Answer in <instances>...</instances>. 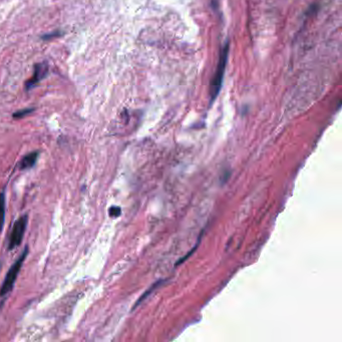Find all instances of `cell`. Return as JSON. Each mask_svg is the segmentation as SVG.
Returning <instances> with one entry per match:
<instances>
[{
  "instance_id": "1",
  "label": "cell",
  "mask_w": 342,
  "mask_h": 342,
  "mask_svg": "<svg viewBox=\"0 0 342 342\" xmlns=\"http://www.w3.org/2000/svg\"><path fill=\"white\" fill-rule=\"evenodd\" d=\"M228 53H229V42L227 41L224 46L221 48L220 52V59L218 63V67L216 69L214 78L212 80L211 86H210V93H211V101H213L216 96L219 94L220 89L222 87L223 84V79H224V74L226 70V65H227V60H228Z\"/></svg>"
},
{
  "instance_id": "2",
  "label": "cell",
  "mask_w": 342,
  "mask_h": 342,
  "mask_svg": "<svg viewBox=\"0 0 342 342\" xmlns=\"http://www.w3.org/2000/svg\"><path fill=\"white\" fill-rule=\"evenodd\" d=\"M27 253H28V248L26 247L24 249V251L22 252V254L14 262V264L10 267V269L7 272V274L5 276V279H4V281H3L2 285H1L0 296L6 295L13 288L14 283H15L16 278H17V275L19 274V271L21 269V266H22L25 258L27 256Z\"/></svg>"
},
{
  "instance_id": "3",
  "label": "cell",
  "mask_w": 342,
  "mask_h": 342,
  "mask_svg": "<svg viewBox=\"0 0 342 342\" xmlns=\"http://www.w3.org/2000/svg\"><path fill=\"white\" fill-rule=\"evenodd\" d=\"M27 220L28 217L22 216L20 217L13 225L10 237H9V249L12 250L13 248H15L16 246H18L23 239L24 233H25V229L27 226Z\"/></svg>"
},
{
  "instance_id": "4",
  "label": "cell",
  "mask_w": 342,
  "mask_h": 342,
  "mask_svg": "<svg viewBox=\"0 0 342 342\" xmlns=\"http://www.w3.org/2000/svg\"><path fill=\"white\" fill-rule=\"evenodd\" d=\"M48 70H49V67L46 62L35 64L34 69H33V76L29 80H27L24 84L25 89L29 90L36 86L39 82L44 80L48 75Z\"/></svg>"
},
{
  "instance_id": "5",
  "label": "cell",
  "mask_w": 342,
  "mask_h": 342,
  "mask_svg": "<svg viewBox=\"0 0 342 342\" xmlns=\"http://www.w3.org/2000/svg\"><path fill=\"white\" fill-rule=\"evenodd\" d=\"M38 155L39 153L38 152H32L28 155H26L20 162L19 164V168L21 170H27V169H30L34 166L37 158H38Z\"/></svg>"
},
{
  "instance_id": "6",
  "label": "cell",
  "mask_w": 342,
  "mask_h": 342,
  "mask_svg": "<svg viewBox=\"0 0 342 342\" xmlns=\"http://www.w3.org/2000/svg\"><path fill=\"white\" fill-rule=\"evenodd\" d=\"M5 217V197L4 194H0V231H2Z\"/></svg>"
},
{
  "instance_id": "7",
  "label": "cell",
  "mask_w": 342,
  "mask_h": 342,
  "mask_svg": "<svg viewBox=\"0 0 342 342\" xmlns=\"http://www.w3.org/2000/svg\"><path fill=\"white\" fill-rule=\"evenodd\" d=\"M162 282H163V281H159V282H157V283H156V284H154V285H153V286H152V287H151L149 290H147V291L144 293V295H142V297H141V298H140V299L137 301V303H136V305L134 306V308H133V309H135L137 306H139V305L141 304V302H142V301H143L145 298H147V297H148V296H149V295H150V294H151V293H152V292H153V291H154V290L157 288V286H159V285H160Z\"/></svg>"
},
{
  "instance_id": "8",
  "label": "cell",
  "mask_w": 342,
  "mask_h": 342,
  "mask_svg": "<svg viewBox=\"0 0 342 342\" xmlns=\"http://www.w3.org/2000/svg\"><path fill=\"white\" fill-rule=\"evenodd\" d=\"M32 111H34V108L33 107H27V108H23V109H20V110H17L13 113V118L14 119H22L24 118L25 116L31 113Z\"/></svg>"
},
{
  "instance_id": "9",
  "label": "cell",
  "mask_w": 342,
  "mask_h": 342,
  "mask_svg": "<svg viewBox=\"0 0 342 342\" xmlns=\"http://www.w3.org/2000/svg\"><path fill=\"white\" fill-rule=\"evenodd\" d=\"M63 34H64V33H63L62 31H54V32H50V33H47V34L41 36V39H43V40H49V39H52V38L62 36Z\"/></svg>"
},
{
  "instance_id": "10",
  "label": "cell",
  "mask_w": 342,
  "mask_h": 342,
  "mask_svg": "<svg viewBox=\"0 0 342 342\" xmlns=\"http://www.w3.org/2000/svg\"><path fill=\"white\" fill-rule=\"evenodd\" d=\"M108 213H109V216H110V217L116 218V217H119V216L121 215L122 210H121V208H119V207H111V208L108 210Z\"/></svg>"
},
{
  "instance_id": "11",
  "label": "cell",
  "mask_w": 342,
  "mask_h": 342,
  "mask_svg": "<svg viewBox=\"0 0 342 342\" xmlns=\"http://www.w3.org/2000/svg\"><path fill=\"white\" fill-rule=\"evenodd\" d=\"M200 240H201V239H200ZM200 240H199V242H200ZM199 242H198V243H197V244H196V245H195V247H194V248H193V249H192V250H191V251H190V252H188V253H187V255H186V256L183 257V258H182V259H180V260H179V261H178V263H177V264H176V265H177V266H178V265H180V264H181V263H183V262H184V261H185V260H187V259H188V258H189V257H190V256H191V255H192V253H194V251H195V250H196V249H197V247H198V245H199Z\"/></svg>"
}]
</instances>
